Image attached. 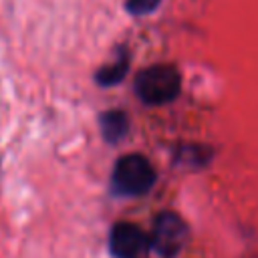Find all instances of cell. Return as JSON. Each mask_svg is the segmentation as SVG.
Here are the masks:
<instances>
[{"label":"cell","instance_id":"obj_5","mask_svg":"<svg viewBox=\"0 0 258 258\" xmlns=\"http://www.w3.org/2000/svg\"><path fill=\"white\" fill-rule=\"evenodd\" d=\"M101 131L109 143L121 141L129 131V121L123 111H107L101 117Z\"/></svg>","mask_w":258,"mask_h":258},{"label":"cell","instance_id":"obj_7","mask_svg":"<svg viewBox=\"0 0 258 258\" xmlns=\"http://www.w3.org/2000/svg\"><path fill=\"white\" fill-rule=\"evenodd\" d=\"M161 0H127V10L131 12V14H149V12H153L155 8H157V4H159Z\"/></svg>","mask_w":258,"mask_h":258},{"label":"cell","instance_id":"obj_4","mask_svg":"<svg viewBox=\"0 0 258 258\" xmlns=\"http://www.w3.org/2000/svg\"><path fill=\"white\" fill-rule=\"evenodd\" d=\"M109 246L117 258H137L149 248V236L135 224L119 222L111 230Z\"/></svg>","mask_w":258,"mask_h":258},{"label":"cell","instance_id":"obj_3","mask_svg":"<svg viewBox=\"0 0 258 258\" xmlns=\"http://www.w3.org/2000/svg\"><path fill=\"white\" fill-rule=\"evenodd\" d=\"M187 238V228L179 216L173 212H163L155 218L153 232L149 236V246L161 258H173Z\"/></svg>","mask_w":258,"mask_h":258},{"label":"cell","instance_id":"obj_8","mask_svg":"<svg viewBox=\"0 0 258 258\" xmlns=\"http://www.w3.org/2000/svg\"><path fill=\"white\" fill-rule=\"evenodd\" d=\"M254 258H258V256H254Z\"/></svg>","mask_w":258,"mask_h":258},{"label":"cell","instance_id":"obj_2","mask_svg":"<svg viewBox=\"0 0 258 258\" xmlns=\"http://www.w3.org/2000/svg\"><path fill=\"white\" fill-rule=\"evenodd\" d=\"M155 183V169L151 161L139 153L119 157L113 169V189L119 196H143Z\"/></svg>","mask_w":258,"mask_h":258},{"label":"cell","instance_id":"obj_6","mask_svg":"<svg viewBox=\"0 0 258 258\" xmlns=\"http://www.w3.org/2000/svg\"><path fill=\"white\" fill-rule=\"evenodd\" d=\"M127 64H129V58H127L125 52H121L115 62L103 67V69L97 73V83L103 85V87H111V85L121 83L123 77H125V73H127Z\"/></svg>","mask_w":258,"mask_h":258},{"label":"cell","instance_id":"obj_1","mask_svg":"<svg viewBox=\"0 0 258 258\" xmlns=\"http://www.w3.org/2000/svg\"><path fill=\"white\" fill-rule=\"evenodd\" d=\"M181 79L171 64H153L135 79V93L145 105H165L179 95Z\"/></svg>","mask_w":258,"mask_h":258}]
</instances>
